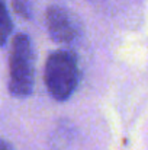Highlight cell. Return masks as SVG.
Returning <instances> with one entry per match:
<instances>
[{
    "instance_id": "cell-1",
    "label": "cell",
    "mask_w": 148,
    "mask_h": 150,
    "mask_svg": "<svg viewBox=\"0 0 148 150\" xmlns=\"http://www.w3.org/2000/svg\"><path fill=\"white\" fill-rule=\"evenodd\" d=\"M44 82L52 99L58 102L70 99L80 83V67L76 52L52 51L45 61Z\"/></svg>"
},
{
    "instance_id": "cell-2",
    "label": "cell",
    "mask_w": 148,
    "mask_h": 150,
    "mask_svg": "<svg viewBox=\"0 0 148 150\" xmlns=\"http://www.w3.org/2000/svg\"><path fill=\"white\" fill-rule=\"evenodd\" d=\"M35 85V51L26 34L15 35L9 54V92L15 98H28Z\"/></svg>"
},
{
    "instance_id": "cell-3",
    "label": "cell",
    "mask_w": 148,
    "mask_h": 150,
    "mask_svg": "<svg viewBox=\"0 0 148 150\" xmlns=\"http://www.w3.org/2000/svg\"><path fill=\"white\" fill-rule=\"evenodd\" d=\"M49 38L57 44H74L81 38L83 28L80 19L67 7L49 6L45 13Z\"/></svg>"
},
{
    "instance_id": "cell-4",
    "label": "cell",
    "mask_w": 148,
    "mask_h": 150,
    "mask_svg": "<svg viewBox=\"0 0 148 150\" xmlns=\"http://www.w3.org/2000/svg\"><path fill=\"white\" fill-rule=\"evenodd\" d=\"M12 29H13V23H12V19H10L9 10H7L6 6H3V16H1V23H0L1 44H3V45L7 42V38H9V35L12 34Z\"/></svg>"
},
{
    "instance_id": "cell-5",
    "label": "cell",
    "mask_w": 148,
    "mask_h": 150,
    "mask_svg": "<svg viewBox=\"0 0 148 150\" xmlns=\"http://www.w3.org/2000/svg\"><path fill=\"white\" fill-rule=\"evenodd\" d=\"M12 9L23 19H31L32 12H31V4L28 0H10Z\"/></svg>"
},
{
    "instance_id": "cell-6",
    "label": "cell",
    "mask_w": 148,
    "mask_h": 150,
    "mask_svg": "<svg viewBox=\"0 0 148 150\" xmlns=\"http://www.w3.org/2000/svg\"><path fill=\"white\" fill-rule=\"evenodd\" d=\"M0 150H15V147L9 143V142H6V140H1V144H0Z\"/></svg>"
}]
</instances>
